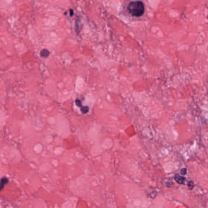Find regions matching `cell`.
<instances>
[{"instance_id":"6da1fadb","label":"cell","mask_w":208,"mask_h":208,"mask_svg":"<svg viewBox=\"0 0 208 208\" xmlns=\"http://www.w3.org/2000/svg\"><path fill=\"white\" fill-rule=\"evenodd\" d=\"M129 12L134 17H140L144 14V5L143 2L136 1L130 2L127 6Z\"/></svg>"},{"instance_id":"7a4b0ae2","label":"cell","mask_w":208,"mask_h":208,"mask_svg":"<svg viewBox=\"0 0 208 208\" xmlns=\"http://www.w3.org/2000/svg\"><path fill=\"white\" fill-rule=\"evenodd\" d=\"M8 182L9 179L6 177H3L0 179V191H1L4 189L5 186L8 183Z\"/></svg>"},{"instance_id":"3957f363","label":"cell","mask_w":208,"mask_h":208,"mask_svg":"<svg viewBox=\"0 0 208 208\" xmlns=\"http://www.w3.org/2000/svg\"><path fill=\"white\" fill-rule=\"evenodd\" d=\"M175 180L177 182H178V184H183L185 180H186V179H185V178L180 176V175L178 174H177L175 175Z\"/></svg>"},{"instance_id":"277c9868","label":"cell","mask_w":208,"mask_h":208,"mask_svg":"<svg viewBox=\"0 0 208 208\" xmlns=\"http://www.w3.org/2000/svg\"><path fill=\"white\" fill-rule=\"evenodd\" d=\"M49 51L47 50H43L41 52V56L42 57H47L48 55H49Z\"/></svg>"},{"instance_id":"5b68a950","label":"cell","mask_w":208,"mask_h":208,"mask_svg":"<svg viewBox=\"0 0 208 208\" xmlns=\"http://www.w3.org/2000/svg\"><path fill=\"white\" fill-rule=\"evenodd\" d=\"M81 111H82V112L84 114H86L89 111V108L88 107H83V108H81Z\"/></svg>"},{"instance_id":"8992f818","label":"cell","mask_w":208,"mask_h":208,"mask_svg":"<svg viewBox=\"0 0 208 208\" xmlns=\"http://www.w3.org/2000/svg\"><path fill=\"white\" fill-rule=\"evenodd\" d=\"M188 187H189V189H192L193 188V187H194V184H193V182L192 181H190V182H188Z\"/></svg>"},{"instance_id":"52a82bcc","label":"cell","mask_w":208,"mask_h":208,"mask_svg":"<svg viewBox=\"0 0 208 208\" xmlns=\"http://www.w3.org/2000/svg\"><path fill=\"white\" fill-rule=\"evenodd\" d=\"M186 172H187V170L186 168H183L181 170V173L182 175H186Z\"/></svg>"},{"instance_id":"ba28073f","label":"cell","mask_w":208,"mask_h":208,"mask_svg":"<svg viewBox=\"0 0 208 208\" xmlns=\"http://www.w3.org/2000/svg\"><path fill=\"white\" fill-rule=\"evenodd\" d=\"M76 104H77V105L79 106H81V101L79 100H76Z\"/></svg>"},{"instance_id":"9c48e42d","label":"cell","mask_w":208,"mask_h":208,"mask_svg":"<svg viewBox=\"0 0 208 208\" xmlns=\"http://www.w3.org/2000/svg\"><path fill=\"white\" fill-rule=\"evenodd\" d=\"M69 12H70V15H71V16H73V15L74 12H73V10L72 9H71L70 10H69Z\"/></svg>"}]
</instances>
